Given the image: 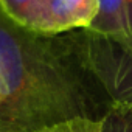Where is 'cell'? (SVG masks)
I'll return each mask as SVG.
<instances>
[{
	"mask_svg": "<svg viewBox=\"0 0 132 132\" xmlns=\"http://www.w3.org/2000/svg\"><path fill=\"white\" fill-rule=\"evenodd\" d=\"M2 11L13 23L39 34H59L51 13V0H0Z\"/></svg>",
	"mask_w": 132,
	"mask_h": 132,
	"instance_id": "4",
	"label": "cell"
},
{
	"mask_svg": "<svg viewBox=\"0 0 132 132\" xmlns=\"http://www.w3.org/2000/svg\"><path fill=\"white\" fill-rule=\"evenodd\" d=\"M101 132H132V107L115 104L103 118Z\"/></svg>",
	"mask_w": 132,
	"mask_h": 132,
	"instance_id": "6",
	"label": "cell"
},
{
	"mask_svg": "<svg viewBox=\"0 0 132 132\" xmlns=\"http://www.w3.org/2000/svg\"><path fill=\"white\" fill-rule=\"evenodd\" d=\"M62 5L73 30H87L98 13V0H62Z\"/></svg>",
	"mask_w": 132,
	"mask_h": 132,
	"instance_id": "5",
	"label": "cell"
},
{
	"mask_svg": "<svg viewBox=\"0 0 132 132\" xmlns=\"http://www.w3.org/2000/svg\"><path fill=\"white\" fill-rule=\"evenodd\" d=\"M0 104H2V93H0Z\"/></svg>",
	"mask_w": 132,
	"mask_h": 132,
	"instance_id": "8",
	"label": "cell"
},
{
	"mask_svg": "<svg viewBox=\"0 0 132 132\" xmlns=\"http://www.w3.org/2000/svg\"><path fill=\"white\" fill-rule=\"evenodd\" d=\"M87 30L132 51V0H98V13Z\"/></svg>",
	"mask_w": 132,
	"mask_h": 132,
	"instance_id": "3",
	"label": "cell"
},
{
	"mask_svg": "<svg viewBox=\"0 0 132 132\" xmlns=\"http://www.w3.org/2000/svg\"><path fill=\"white\" fill-rule=\"evenodd\" d=\"M0 132H36L73 118L103 120L115 106L72 36L39 34L0 11Z\"/></svg>",
	"mask_w": 132,
	"mask_h": 132,
	"instance_id": "1",
	"label": "cell"
},
{
	"mask_svg": "<svg viewBox=\"0 0 132 132\" xmlns=\"http://www.w3.org/2000/svg\"><path fill=\"white\" fill-rule=\"evenodd\" d=\"M103 120H87V118H73L62 123H56L47 127H42L36 132H101Z\"/></svg>",
	"mask_w": 132,
	"mask_h": 132,
	"instance_id": "7",
	"label": "cell"
},
{
	"mask_svg": "<svg viewBox=\"0 0 132 132\" xmlns=\"http://www.w3.org/2000/svg\"><path fill=\"white\" fill-rule=\"evenodd\" d=\"M72 36L82 62L112 101L132 107V51L90 30H73Z\"/></svg>",
	"mask_w": 132,
	"mask_h": 132,
	"instance_id": "2",
	"label": "cell"
}]
</instances>
